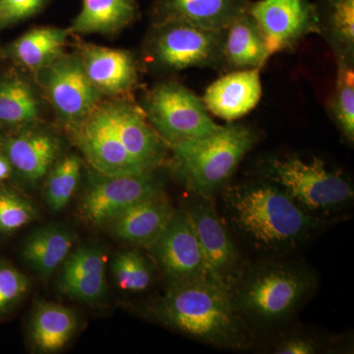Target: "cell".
Instances as JSON below:
<instances>
[{
    "instance_id": "2e32d148",
    "label": "cell",
    "mask_w": 354,
    "mask_h": 354,
    "mask_svg": "<svg viewBox=\"0 0 354 354\" xmlns=\"http://www.w3.org/2000/svg\"><path fill=\"white\" fill-rule=\"evenodd\" d=\"M79 59L90 82L102 95L127 94L136 85V64L129 51L83 44Z\"/></svg>"
},
{
    "instance_id": "cb8c5ba5",
    "label": "cell",
    "mask_w": 354,
    "mask_h": 354,
    "mask_svg": "<svg viewBox=\"0 0 354 354\" xmlns=\"http://www.w3.org/2000/svg\"><path fill=\"white\" fill-rule=\"evenodd\" d=\"M75 236L70 230L48 225L26 239L22 256L27 264L41 276L50 277L68 257Z\"/></svg>"
},
{
    "instance_id": "4dcf8cb0",
    "label": "cell",
    "mask_w": 354,
    "mask_h": 354,
    "mask_svg": "<svg viewBox=\"0 0 354 354\" xmlns=\"http://www.w3.org/2000/svg\"><path fill=\"white\" fill-rule=\"evenodd\" d=\"M36 218L31 203L16 191L0 184V234H14Z\"/></svg>"
},
{
    "instance_id": "30bf717a",
    "label": "cell",
    "mask_w": 354,
    "mask_h": 354,
    "mask_svg": "<svg viewBox=\"0 0 354 354\" xmlns=\"http://www.w3.org/2000/svg\"><path fill=\"white\" fill-rule=\"evenodd\" d=\"M186 211L204 253L209 279L228 290L244 263L232 232L212 198L194 194Z\"/></svg>"
},
{
    "instance_id": "ffe728a7",
    "label": "cell",
    "mask_w": 354,
    "mask_h": 354,
    "mask_svg": "<svg viewBox=\"0 0 354 354\" xmlns=\"http://www.w3.org/2000/svg\"><path fill=\"white\" fill-rule=\"evenodd\" d=\"M106 256L101 249L81 247L65 260L58 288L72 299L97 301L106 290Z\"/></svg>"
},
{
    "instance_id": "5b68a950",
    "label": "cell",
    "mask_w": 354,
    "mask_h": 354,
    "mask_svg": "<svg viewBox=\"0 0 354 354\" xmlns=\"http://www.w3.org/2000/svg\"><path fill=\"white\" fill-rule=\"evenodd\" d=\"M260 172L263 179L281 188L314 218L325 220L324 216L342 211L353 201V183L318 158H269L263 160Z\"/></svg>"
},
{
    "instance_id": "f546056e",
    "label": "cell",
    "mask_w": 354,
    "mask_h": 354,
    "mask_svg": "<svg viewBox=\"0 0 354 354\" xmlns=\"http://www.w3.org/2000/svg\"><path fill=\"white\" fill-rule=\"evenodd\" d=\"M111 272L118 288L130 292L146 290L153 281L152 266L137 251L116 254Z\"/></svg>"
},
{
    "instance_id": "484cf974",
    "label": "cell",
    "mask_w": 354,
    "mask_h": 354,
    "mask_svg": "<svg viewBox=\"0 0 354 354\" xmlns=\"http://www.w3.org/2000/svg\"><path fill=\"white\" fill-rule=\"evenodd\" d=\"M39 104L26 77L14 70L0 77V125L18 129L32 124L39 118Z\"/></svg>"
},
{
    "instance_id": "ac0fdd59",
    "label": "cell",
    "mask_w": 354,
    "mask_h": 354,
    "mask_svg": "<svg viewBox=\"0 0 354 354\" xmlns=\"http://www.w3.org/2000/svg\"><path fill=\"white\" fill-rule=\"evenodd\" d=\"M262 93L260 68L235 70L211 84L202 101L214 115L234 121L256 108Z\"/></svg>"
},
{
    "instance_id": "6da1fadb",
    "label": "cell",
    "mask_w": 354,
    "mask_h": 354,
    "mask_svg": "<svg viewBox=\"0 0 354 354\" xmlns=\"http://www.w3.org/2000/svg\"><path fill=\"white\" fill-rule=\"evenodd\" d=\"M221 193L228 230L260 258H286L327 223L305 213L266 179L227 185Z\"/></svg>"
},
{
    "instance_id": "3957f363",
    "label": "cell",
    "mask_w": 354,
    "mask_h": 354,
    "mask_svg": "<svg viewBox=\"0 0 354 354\" xmlns=\"http://www.w3.org/2000/svg\"><path fill=\"white\" fill-rule=\"evenodd\" d=\"M152 313L162 325L216 348L246 351L256 342L227 288L209 279L169 288Z\"/></svg>"
},
{
    "instance_id": "4316f807",
    "label": "cell",
    "mask_w": 354,
    "mask_h": 354,
    "mask_svg": "<svg viewBox=\"0 0 354 354\" xmlns=\"http://www.w3.org/2000/svg\"><path fill=\"white\" fill-rule=\"evenodd\" d=\"M319 35L337 59L354 60V0H316Z\"/></svg>"
},
{
    "instance_id": "4fadbf2b",
    "label": "cell",
    "mask_w": 354,
    "mask_h": 354,
    "mask_svg": "<svg viewBox=\"0 0 354 354\" xmlns=\"http://www.w3.org/2000/svg\"><path fill=\"white\" fill-rule=\"evenodd\" d=\"M44 90L58 115L69 125L101 104L102 94L88 80L78 57L62 55L41 69Z\"/></svg>"
},
{
    "instance_id": "7402d4cb",
    "label": "cell",
    "mask_w": 354,
    "mask_h": 354,
    "mask_svg": "<svg viewBox=\"0 0 354 354\" xmlns=\"http://www.w3.org/2000/svg\"><path fill=\"white\" fill-rule=\"evenodd\" d=\"M69 35V29L34 28L9 44L7 55L23 68L39 72L64 55Z\"/></svg>"
},
{
    "instance_id": "83f0119b",
    "label": "cell",
    "mask_w": 354,
    "mask_h": 354,
    "mask_svg": "<svg viewBox=\"0 0 354 354\" xmlns=\"http://www.w3.org/2000/svg\"><path fill=\"white\" fill-rule=\"evenodd\" d=\"M81 171L80 158L74 153L64 156L53 165L44 187V199L51 211L60 212L67 207L78 188Z\"/></svg>"
},
{
    "instance_id": "9a60e30c",
    "label": "cell",
    "mask_w": 354,
    "mask_h": 354,
    "mask_svg": "<svg viewBox=\"0 0 354 354\" xmlns=\"http://www.w3.org/2000/svg\"><path fill=\"white\" fill-rule=\"evenodd\" d=\"M104 108L127 152L148 171L160 167L167 157V144L143 114L127 102H108Z\"/></svg>"
},
{
    "instance_id": "603a6c76",
    "label": "cell",
    "mask_w": 354,
    "mask_h": 354,
    "mask_svg": "<svg viewBox=\"0 0 354 354\" xmlns=\"http://www.w3.org/2000/svg\"><path fill=\"white\" fill-rule=\"evenodd\" d=\"M136 0H82V8L70 25V34L113 35L136 20Z\"/></svg>"
},
{
    "instance_id": "8fae6325",
    "label": "cell",
    "mask_w": 354,
    "mask_h": 354,
    "mask_svg": "<svg viewBox=\"0 0 354 354\" xmlns=\"http://www.w3.org/2000/svg\"><path fill=\"white\" fill-rule=\"evenodd\" d=\"M70 127L74 142L95 171L106 176H131L151 171L127 152L104 104H100L88 116Z\"/></svg>"
},
{
    "instance_id": "8992f818",
    "label": "cell",
    "mask_w": 354,
    "mask_h": 354,
    "mask_svg": "<svg viewBox=\"0 0 354 354\" xmlns=\"http://www.w3.org/2000/svg\"><path fill=\"white\" fill-rule=\"evenodd\" d=\"M147 118L167 146L213 134L221 127L209 116L204 102L176 82L158 84L145 102Z\"/></svg>"
},
{
    "instance_id": "7a4b0ae2",
    "label": "cell",
    "mask_w": 354,
    "mask_h": 354,
    "mask_svg": "<svg viewBox=\"0 0 354 354\" xmlns=\"http://www.w3.org/2000/svg\"><path fill=\"white\" fill-rule=\"evenodd\" d=\"M317 286L315 272L304 263L259 258L244 261L227 290L237 312L256 334L290 320Z\"/></svg>"
},
{
    "instance_id": "f1b7e54d",
    "label": "cell",
    "mask_w": 354,
    "mask_h": 354,
    "mask_svg": "<svg viewBox=\"0 0 354 354\" xmlns=\"http://www.w3.org/2000/svg\"><path fill=\"white\" fill-rule=\"evenodd\" d=\"M337 84L330 108L344 137L354 140V60L337 59Z\"/></svg>"
},
{
    "instance_id": "d4e9b609",
    "label": "cell",
    "mask_w": 354,
    "mask_h": 354,
    "mask_svg": "<svg viewBox=\"0 0 354 354\" xmlns=\"http://www.w3.org/2000/svg\"><path fill=\"white\" fill-rule=\"evenodd\" d=\"M77 329V319L71 309L46 302L35 311L30 335L35 348L44 353H57L71 341Z\"/></svg>"
},
{
    "instance_id": "836d02e7",
    "label": "cell",
    "mask_w": 354,
    "mask_h": 354,
    "mask_svg": "<svg viewBox=\"0 0 354 354\" xmlns=\"http://www.w3.org/2000/svg\"><path fill=\"white\" fill-rule=\"evenodd\" d=\"M51 0H0V31L39 13Z\"/></svg>"
},
{
    "instance_id": "277c9868",
    "label": "cell",
    "mask_w": 354,
    "mask_h": 354,
    "mask_svg": "<svg viewBox=\"0 0 354 354\" xmlns=\"http://www.w3.org/2000/svg\"><path fill=\"white\" fill-rule=\"evenodd\" d=\"M256 141L257 135L251 128L228 123L208 136L169 147L177 174L193 194L214 199Z\"/></svg>"
},
{
    "instance_id": "e0dca14e",
    "label": "cell",
    "mask_w": 354,
    "mask_h": 354,
    "mask_svg": "<svg viewBox=\"0 0 354 354\" xmlns=\"http://www.w3.org/2000/svg\"><path fill=\"white\" fill-rule=\"evenodd\" d=\"M249 3V0H156L153 23L178 21L212 31H225L246 12Z\"/></svg>"
},
{
    "instance_id": "d6a6232c",
    "label": "cell",
    "mask_w": 354,
    "mask_h": 354,
    "mask_svg": "<svg viewBox=\"0 0 354 354\" xmlns=\"http://www.w3.org/2000/svg\"><path fill=\"white\" fill-rule=\"evenodd\" d=\"M318 335L304 330H286L270 344V353L278 354H315L327 349Z\"/></svg>"
},
{
    "instance_id": "d6986e66",
    "label": "cell",
    "mask_w": 354,
    "mask_h": 354,
    "mask_svg": "<svg viewBox=\"0 0 354 354\" xmlns=\"http://www.w3.org/2000/svg\"><path fill=\"white\" fill-rule=\"evenodd\" d=\"M174 213L176 209L160 192L133 205L109 225L120 241L149 248L164 232Z\"/></svg>"
},
{
    "instance_id": "ba28073f",
    "label": "cell",
    "mask_w": 354,
    "mask_h": 354,
    "mask_svg": "<svg viewBox=\"0 0 354 354\" xmlns=\"http://www.w3.org/2000/svg\"><path fill=\"white\" fill-rule=\"evenodd\" d=\"M162 187L155 171L131 176H106L95 171L88 176L81 214L95 227L109 225L133 205L162 192Z\"/></svg>"
},
{
    "instance_id": "9c48e42d",
    "label": "cell",
    "mask_w": 354,
    "mask_h": 354,
    "mask_svg": "<svg viewBox=\"0 0 354 354\" xmlns=\"http://www.w3.org/2000/svg\"><path fill=\"white\" fill-rule=\"evenodd\" d=\"M148 249L169 288L209 279L204 253L186 209L176 211L164 232Z\"/></svg>"
},
{
    "instance_id": "5bb4252c",
    "label": "cell",
    "mask_w": 354,
    "mask_h": 354,
    "mask_svg": "<svg viewBox=\"0 0 354 354\" xmlns=\"http://www.w3.org/2000/svg\"><path fill=\"white\" fill-rule=\"evenodd\" d=\"M0 145L13 176L17 174L30 183H38L48 176L60 152L59 140L55 134L32 124L0 137Z\"/></svg>"
},
{
    "instance_id": "e575fe53",
    "label": "cell",
    "mask_w": 354,
    "mask_h": 354,
    "mask_svg": "<svg viewBox=\"0 0 354 354\" xmlns=\"http://www.w3.org/2000/svg\"><path fill=\"white\" fill-rule=\"evenodd\" d=\"M12 176V169L2 151L1 145H0V184L6 183Z\"/></svg>"
},
{
    "instance_id": "1f68e13d",
    "label": "cell",
    "mask_w": 354,
    "mask_h": 354,
    "mask_svg": "<svg viewBox=\"0 0 354 354\" xmlns=\"http://www.w3.org/2000/svg\"><path fill=\"white\" fill-rule=\"evenodd\" d=\"M29 290V281L12 265L0 261V316L8 313Z\"/></svg>"
},
{
    "instance_id": "7c38bea8",
    "label": "cell",
    "mask_w": 354,
    "mask_h": 354,
    "mask_svg": "<svg viewBox=\"0 0 354 354\" xmlns=\"http://www.w3.org/2000/svg\"><path fill=\"white\" fill-rule=\"evenodd\" d=\"M248 12L271 57L292 48L310 34H319L315 4L309 0H258L249 3Z\"/></svg>"
},
{
    "instance_id": "52a82bcc",
    "label": "cell",
    "mask_w": 354,
    "mask_h": 354,
    "mask_svg": "<svg viewBox=\"0 0 354 354\" xmlns=\"http://www.w3.org/2000/svg\"><path fill=\"white\" fill-rule=\"evenodd\" d=\"M225 31L171 21L153 24L147 53L156 66L167 71L223 65Z\"/></svg>"
},
{
    "instance_id": "44dd1931",
    "label": "cell",
    "mask_w": 354,
    "mask_h": 354,
    "mask_svg": "<svg viewBox=\"0 0 354 354\" xmlns=\"http://www.w3.org/2000/svg\"><path fill=\"white\" fill-rule=\"evenodd\" d=\"M270 57L262 32L247 9L225 30L223 65L234 71L261 68Z\"/></svg>"
}]
</instances>
